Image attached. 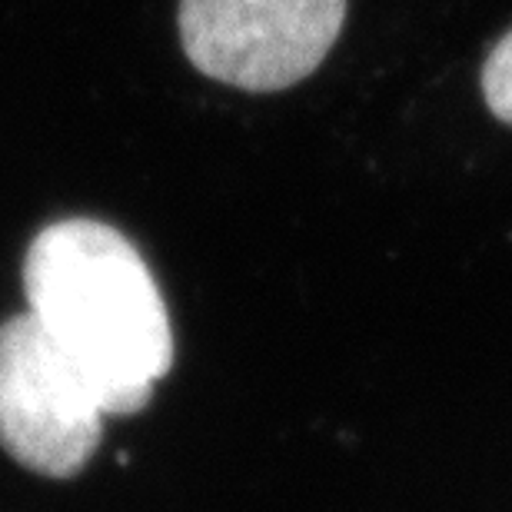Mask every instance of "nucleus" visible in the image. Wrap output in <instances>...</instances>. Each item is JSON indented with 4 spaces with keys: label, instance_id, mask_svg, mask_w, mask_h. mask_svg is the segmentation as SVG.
<instances>
[{
    "label": "nucleus",
    "instance_id": "obj_3",
    "mask_svg": "<svg viewBox=\"0 0 512 512\" xmlns=\"http://www.w3.org/2000/svg\"><path fill=\"white\" fill-rule=\"evenodd\" d=\"M346 0H180V44L220 84L273 94L323 64Z\"/></svg>",
    "mask_w": 512,
    "mask_h": 512
},
{
    "label": "nucleus",
    "instance_id": "obj_4",
    "mask_svg": "<svg viewBox=\"0 0 512 512\" xmlns=\"http://www.w3.org/2000/svg\"><path fill=\"white\" fill-rule=\"evenodd\" d=\"M483 97L496 120L512 127V30L499 40L483 67Z\"/></svg>",
    "mask_w": 512,
    "mask_h": 512
},
{
    "label": "nucleus",
    "instance_id": "obj_1",
    "mask_svg": "<svg viewBox=\"0 0 512 512\" xmlns=\"http://www.w3.org/2000/svg\"><path fill=\"white\" fill-rule=\"evenodd\" d=\"M27 313L90 376L107 416H133L173 366V333L150 266L110 223L44 227L24 260Z\"/></svg>",
    "mask_w": 512,
    "mask_h": 512
},
{
    "label": "nucleus",
    "instance_id": "obj_2",
    "mask_svg": "<svg viewBox=\"0 0 512 512\" xmlns=\"http://www.w3.org/2000/svg\"><path fill=\"white\" fill-rule=\"evenodd\" d=\"M104 399L34 316L0 326V446L37 476L70 479L104 436Z\"/></svg>",
    "mask_w": 512,
    "mask_h": 512
}]
</instances>
